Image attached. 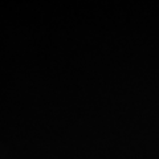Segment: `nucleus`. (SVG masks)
<instances>
[]
</instances>
